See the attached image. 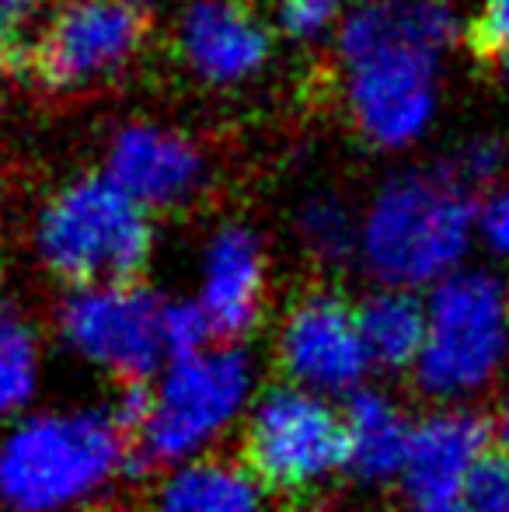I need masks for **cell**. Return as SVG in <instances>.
I'll use <instances>...</instances> for the list:
<instances>
[{"mask_svg":"<svg viewBox=\"0 0 509 512\" xmlns=\"http://www.w3.org/2000/svg\"><path fill=\"white\" fill-rule=\"evenodd\" d=\"M136 460L133 432L112 405H39L0 429V512H102Z\"/></svg>","mask_w":509,"mask_h":512,"instance_id":"1","label":"cell"},{"mask_svg":"<svg viewBox=\"0 0 509 512\" xmlns=\"http://www.w3.org/2000/svg\"><path fill=\"white\" fill-rule=\"evenodd\" d=\"M482 199L443 164L391 175L360 213L356 262L384 290L422 293L468 269Z\"/></svg>","mask_w":509,"mask_h":512,"instance_id":"2","label":"cell"},{"mask_svg":"<svg viewBox=\"0 0 509 512\" xmlns=\"http://www.w3.org/2000/svg\"><path fill=\"white\" fill-rule=\"evenodd\" d=\"M262 391L258 363L241 342H210L189 356L168 359L140 387V415L133 425L140 460L171 471L220 457L234 436L241 439Z\"/></svg>","mask_w":509,"mask_h":512,"instance_id":"3","label":"cell"},{"mask_svg":"<svg viewBox=\"0 0 509 512\" xmlns=\"http://www.w3.org/2000/svg\"><path fill=\"white\" fill-rule=\"evenodd\" d=\"M503 380H509V279L468 265L426 293V342L412 384L433 408H475Z\"/></svg>","mask_w":509,"mask_h":512,"instance_id":"4","label":"cell"},{"mask_svg":"<svg viewBox=\"0 0 509 512\" xmlns=\"http://www.w3.org/2000/svg\"><path fill=\"white\" fill-rule=\"evenodd\" d=\"M154 220L109 175H81L53 192L32 220V255L67 290L140 283L154 258Z\"/></svg>","mask_w":509,"mask_h":512,"instance_id":"5","label":"cell"},{"mask_svg":"<svg viewBox=\"0 0 509 512\" xmlns=\"http://www.w3.org/2000/svg\"><path fill=\"white\" fill-rule=\"evenodd\" d=\"M53 335L81 370L119 387L150 384L171 359L168 297L143 283L63 290L53 307Z\"/></svg>","mask_w":509,"mask_h":512,"instance_id":"6","label":"cell"},{"mask_svg":"<svg viewBox=\"0 0 509 512\" xmlns=\"http://www.w3.org/2000/svg\"><path fill=\"white\" fill-rule=\"evenodd\" d=\"M241 464L269 492L307 495L346 474V422L335 401L272 384L241 429Z\"/></svg>","mask_w":509,"mask_h":512,"instance_id":"7","label":"cell"},{"mask_svg":"<svg viewBox=\"0 0 509 512\" xmlns=\"http://www.w3.org/2000/svg\"><path fill=\"white\" fill-rule=\"evenodd\" d=\"M272 363L279 384L300 387L335 405H346L374 373L363 345L360 314L335 290H307L290 300L272 328Z\"/></svg>","mask_w":509,"mask_h":512,"instance_id":"8","label":"cell"},{"mask_svg":"<svg viewBox=\"0 0 509 512\" xmlns=\"http://www.w3.org/2000/svg\"><path fill=\"white\" fill-rule=\"evenodd\" d=\"M443 56L426 49H377L346 60L353 126L377 150H408L440 115Z\"/></svg>","mask_w":509,"mask_h":512,"instance_id":"9","label":"cell"},{"mask_svg":"<svg viewBox=\"0 0 509 512\" xmlns=\"http://www.w3.org/2000/svg\"><path fill=\"white\" fill-rule=\"evenodd\" d=\"M143 42V18L123 0H60L32 42V70L53 91L119 74Z\"/></svg>","mask_w":509,"mask_h":512,"instance_id":"10","label":"cell"},{"mask_svg":"<svg viewBox=\"0 0 509 512\" xmlns=\"http://www.w3.org/2000/svg\"><path fill=\"white\" fill-rule=\"evenodd\" d=\"M272 262L262 234L241 220L206 234L196 258L192 304L206 317L217 342H241L269 314Z\"/></svg>","mask_w":509,"mask_h":512,"instance_id":"11","label":"cell"},{"mask_svg":"<svg viewBox=\"0 0 509 512\" xmlns=\"http://www.w3.org/2000/svg\"><path fill=\"white\" fill-rule=\"evenodd\" d=\"M492 422L475 408H429L415 418L401 492L415 512H461L475 471L492 446Z\"/></svg>","mask_w":509,"mask_h":512,"instance_id":"12","label":"cell"},{"mask_svg":"<svg viewBox=\"0 0 509 512\" xmlns=\"http://www.w3.org/2000/svg\"><path fill=\"white\" fill-rule=\"evenodd\" d=\"M105 175L147 213H157L192 203L203 192L206 157L185 133L154 122H129L112 136Z\"/></svg>","mask_w":509,"mask_h":512,"instance_id":"13","label":"cell"},{"mask_svg":"<svg viewBox=\"0 0 509 512\" xmlns=\"http://www.w3.org/2000/svg\"><path fill=\"white\" fill-rule=\"evenodd\" d=\"M178 53L199 81L234 88L265 67L272 35L241 0H192L178 21Z\"/></svg>","mask_w":509,"mask_h":512,"instance_id":"14","label":"cell"},{"mask_svg":"<svg viewBox=\"0 0 509 512\" xmlns=\"http://www.w3.org/2000/svg\"><path fill=\"white\" fill-rule=\"evenodd\" d=\"M461 35L450 0H356L335 32L342 63L377 49H426L447 56Z\"/></svg>","mask_w":509,"mask_h":512,"instance_id":"15","label":"cell"},{"mask_svg":"<svg viewBox=\"0 0 509 512\" xmlns=\"http://www.w3.org/2000/svg\"><path fill=\"white\" fill-rule=\"evenodd\" d=\"M342 422H346V474L363 485L401 481L415 429V418L405 405L381 387H367L342 405Z\"/></svg>","mask_w":509,"mask_h":512,"instance_id":"16","label":"cell"},{"mask_svg":"<svg viewBox=\"0 0 509 512\" xmlns=\"http://www.w3.org/2000/svg\"><path fill=\"white\" fill-rule=\"evenodd\" d=\"M269 495L241 460L210 457L157 474L143 512H272Z\"/></svg>","mask_w":509,"mask_h":512,"instance_id":"17","label":"cell"},{"mask_svg":"<svg viewBox=\"0 0 509 512\" xmlns=\"http://www.w3.org/2000/svg\"><path fill=\"white\" fill-rule=\"evenodd\" d=\"M49 342L39 317L0 290V429L42 405Z\"/></svg>","mask_w":509,"mask_h":512,"instance_id":"18","label":"cell"},{"mask_svg":"<svg viewBox=\"0 0 509 512\" xmlns=\"http://www.w3.org/2000/svg\"><path fill=\"white\" fill-rule=\"evenodd\" d=\"M356 314H360L363 345H367L374 370L412 373L422 342H426V297L377 286L370 297L356 304Z\"/></svg>","mask_w":509,"mask_h":512,"instance_id":"19","label":"cell"},{"mask_svg":"<svg viewBox=\"0 0 509 512\" xmlns=\"http://www.w3.org/2000/svg\"><path fill=\"white\" fill-rule=\"evenodd\" d=\"M293 237L297 248L311 258L314 265H342L356 258L360 248V216L342 203L332 192H318V196L304 199L293 216Z\"/></svg>","mask_w":509,"mask_h":512,"instance_id":"20","label":"cell"},{"mask_svg":"<svg viewBox=\"0 0 509 512\" xmlns=\"http://www.w3.org/2000/svg\"><path fill=\"white\" fill-rule=\"evenodd\" d=\"M450 171V178L464 185L468 192H482L489 196L499 182L506 178V147L496 136H471L464 140L447 161H440Z\"/></svg>","mask_w":509,"mask_h":512,"instance_id":"21","label":"cell"},{"mask_svg":"<svg viewBox=\"0 0 509 512\" xmlns=\"http://www.w3.org/2000/svg\"><path fill=\"white\" fill-rule=\"evenodd\" d=\"M346 11V0H279L276 25L297 42H318L339 32Z\"/></svg>","mask_w":509,"mask_h":512,"instance_id":"22","label":"cell"},{"mask_svg":"<svg viewBox=\"0 0 509 512\" xmlns=\"http://www.w3.org/2000/svg\"><path fill=\"white\" fill-rule=\"evenodd\" d=\"M461 512H509V457L489 453L485 464L475 471Z\"/></svg>","mask_w":509,"mask_h":512,"instance_id":"23","label":"cell"},{"mask_svg":"<svg viewBox=\"0 0 509 512\" xmlns=\"http://www.w3.org/2000/svg\"><path fill=\"white\" fill-rule=\"evenodd\" d=\"M478 244H485L489 255L509 258V175L482 199V209H478Z\"/></svg>","mask_w":509,"mask_h":512,"instance_id":"24","label":"cell"},{"mask_svg":"<svg viewBox=\"0 0 509 512\" xmlns=\"http://www.w3.org/2000/svg\"><path fill=\"white\" fill-rule=\"evenodd\" d=\"M475 39L485 53L503 56L509 49V0H482L475 18Z\"/></svg>","mask_w":509,"mask_h":512,"instance_id":"25","label":"cell"},{"mask_svg":"<svg viewBox=\"0 0 509 512\" xmlns=\"http://www.w3.org/2000/svg\"><path fill=\"white\" fill-rule=\"evenodd\" d=\"M35 7H39V0H0V28L25 21Z\"/></svg>","mask_w":509,"mask_h":512,"instance_id":"26","label":"cell"},{"mask_svg":"<svg viewBox=\"0 0 509 512\" xmlns=\"http://www.w3.org/2000/svg\"><path fill=\"white\" fill-rule=\"evenodd\" d=\"M492 436H496V443L503 446V453L509 457V387H506L503 401H499L496 418H492Z\"/></svg>","mask_w":509,"mask_h":512,"instance_id":"27","label":"cell"},{"mask_svg":"<svg viewBox=\"0 0 509 512\" xmlns=\"http://www.w3.org/2000/svg\"><path fill=\"white\" fill-rule=\"evenodd\" d=\"M499 74H503V84H506V91H509V49L503 56H499Z\"/></svg>","mask_w":509,"mask_h":512,"instance_id":"28","label":"cell"},{"mask_svg":"<svg viewBox=\"0 0 509 512\" xmlns=\"http://www.w3.org/2000/svg\"><path fill=\"white\" fill-rule=\"evenodd\" d=\"M123 4H129V7H136V11H140V7H150V4H161V0H123Z\"/></svg>","mask_w":509,"mask_h":512,"instance_id":"29","label":"cell"},{"mask_svg":"<svg viewBox=\"0 0 509 512\" xmlns=\"http://www.w3.org/2000/svg\"><path fill=\"white\" fill-rule=\"evenodd\" d=\"M7 67V49H4V39H0V74H4Z\"/></svg>","mask_w":509,"mask_h":512,"instance_id":"30","label":"cell"}]
</instances>
